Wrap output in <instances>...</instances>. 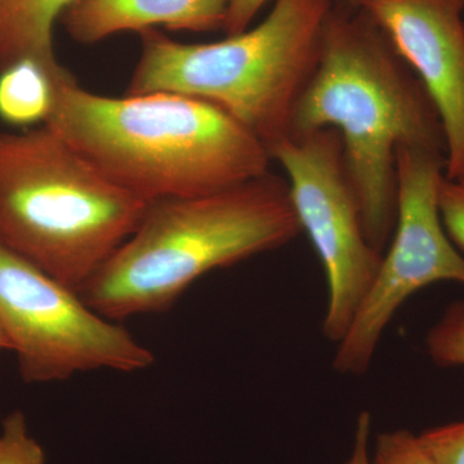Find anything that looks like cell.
<instances>
[{"mask_svg": "<svg viewBox=\"0 0 464 464\" xmlns=\"http://www.w3.org/2000/svg\"><path fill=\"white\" fill-rule=\"evenodd\" d=\"M458 182H463L464 183V179H462V181H458Z\"/></svg>", "mask_w": 464, "mask_h": 464, "instance_id": "cell-21", "label": "cell"}, {"mask_svg": "<svg viewBox=\"0 0 464 464\" xmlns=\"http://www.w3.org/2000/svg\"><path fill=\"white\" fill-rule=\"evenodd\" d=\"M0 464H45L44 450L30 435L23 411H14L3 420Z\"/></svg>", "mask_w": 464, "mask_h": 464, "instance_id": "cell-14", "label": "cell"}, {"mask_svg": "<svg viewBox=\"0 0 464 464\" xmlns=\"http://www.w3.org/2000/svg\"><path fill=\"white\" fill-rule=\"evenodd\" d=\"M69 74L53 75L33 58L5 67L0 72V119L21 130L44 124L53 108L54 83Z\"/></svg>", "mask_w": 464, "mask_h": 464, "instance_id": "cell-12", "label": "cell"}, {"mask_svg": "<svg viewBox=\"0 0 464 464\" xmlns=\"http://www.w3.org/2000/svg\"><path fill=\"white\" fill-rule=\"evenodd\" d=\"M398 210L392 237L373 284L335 346L333 369L360 377L373 362L387 326L402 304L432 284L464 285V257L449 237L439 206L445 152L401 146L396 150Z\"/></svg>", "mask_w": 464, "mask_h": 464, "instance_id": "cell-7", "label": "cell"}, {"mask_svg": "<svg viewBox=\"0 0 464 464\" xmlns=\"http://www.w3.org/2000/svg\"><path fill=\"white\" fill-rule=\"evenodd\" d=\"M148 206L45 125L0 132V239L75 292L133 234Z\"/></svg>", "mask_w": 464, "mask_h": 464, "instance_id": "cell-5", "label": "cell"}, {"mask_svg": "<svg viewBox=\"0 0 464 464\" xmlns=\"http://www.w3.org/2000/svg\"><path fill=\"white\" fill-rule=\"evenodd\" d=\"M3 351H12V347L5 329H3L2 324H0V353H3Z\"/></svg>", "mask_w": 464, "mask_h": 464, "instance_id": "cell-20", "label": "cell"}, {"mask_svg": "<svg viewBox=\"0 0 464 464\" xmlns=\"http://www.w3.org/2000/svg\"><path fill=\"white\" fill-rule=\"evenodd\" d=\"M106 179L142 200L199 197L270 172V151L230 114L197 97H109L70 74L44 124Z\"/></svg>", "mask_w": 464, "mask_h": 464, "instance_id": "cell-2", "label": "cell"}, {"mask_svg": "<svg viewBox=\"0 0 464 464\" xmlns=\"http://www.w3.org/2000/svg\"><path fill=\"white\" fill-rule=\"evenodd\" d=\"M364 9L413 69L438 109L445 177L464 179V0H347Z\"/></svg>", "mask_w": 464, "mask_h": 464, "instance_id": "cell-9", "label": "cell"}, {"mask_svg": "<svg viewBox=\"0 0 464 464\" xmlns=\"http://www.w3.org/2000/svg\"><path fill=\"white\" fill-rule=\"evenodd\" d=\"M288 176L290 199L325 273L322 332L337 344L346 334L383 257L369 243L344 166L341 134L324 128L286 137L270 149Z\"/></svg>", "mask_w": 464, "mask_h": 464, "instance_id": "cell-8", "label": "cell"}, {"mask_svg": "<svg viewBox=\"0 0 464 464\" xmlns=\"http://www.w3.org/2000/svg\"><path fill=\"white\" fill-rule=\"evenodd\" d=\"M426 353L440 368H464V299L449 304L424 338Z\"/></svg>", "mask_w": 464, "mask_h": 464, "instance_id": "cell-13", "label": "cell"}, {"mask_svg": "<svg viewBox=\"0 0 464 464\" xmlns=\"http://www.w3.org/2000/svg\"><path fill=\"white\" fill-rule=\"evenodd\" d=\"M334 2L275 0L259 25L203 44L143 30L141 53L125 94L168 92L207 101L270 151L289 136L295 106L319 63Z\"/></svg>", "mask_w": 464, "mask_h": 464, "instance_id": "cell-4", "label": "cell"}, {"mask_svg": "<svg viewBox=\"0 0 464 464\" xmlns=\"http://www.w3.org/2000/svg\"><path fill=\"white\" fill-rule=\"evenodd\" d=\"M74 0H0V72L33 58L61 76L69 70L54 53V25Z\"/></svg>", "mask_w": 464, "mask_h": 464, "instance_id": "cell-11", "label": "cell"}, {"mask_svg": "<svg viewBox=\"0 0 464 464\" xmlns=\"http://www.w3.org/2000/svg\"><path fill=\"white\" fill-rule=\"evenodd\" d=\"M418 436L439 464H464V420L431 427Z\"/></svg>", "mask_w": 464, "mask_h": 464, "instance_id": "cell-16", "label": "cell"}, {"mask_svg": "<svg viewBox=\"0 0 464 464\" xmlns=\"http://www.w3.org/2000/svg\"><path fill=\"white\" fill-rule=\"evenodd\" d=\"M372 464H439L408 430L380 433L375 439Z\"/></svg>", "mask_w": 464, "mask_h": 464, "instance_id": "cell-15", "label": "cell"}, {"mask_svg": "<svg viewBox=\"0 0 464 464\" xmlns=\"http://www.w3.org/2000/svg\"><path fill=\"white\" fill-rule=\"evenodd\" d=\"M371 433L372 415L369 411H362L357 417L353 451L344 464H372L371 451H369Z\"/></svg>", "mask_w": 464, "mask_h": 464, "instance_id": "cell-19", "label": "cell"}, {"mask_svg": "<svg viewBox=\"0 0 464 464\" xmlns=\"http://www.w3.org/2000/svg\"><path fill=\"white\" fill-rule=\"evenodd\" d=\"M324 128L341 134L344 166L369 243L384 253L398 210L396 150L445 152L438 109L413 69L364 9L335 0L322 54L302 93L288 137Z\"/></svg>", "mask_w": 464, "mask_h": 464, "instance_id": "cell-1", "label": "cell"}, {"mask_svg": "<svg viewBox=\"0 0 464 464\" xmlns=\"http://www.w3.org/2000/svg\"><path fill=\"white\" fill-rule=\"evenodd\" d=\"M270 0H230L224 26L226 36L237 35L249 29L259 11Z\"/></svg>", "mask_w": 464, "mask_h": 464, "instance_id": "cell-18", "label": "cell"}, {"mask_svg": "<svg viewBox=\"0 0 464 464\" xmlns=\"http://www.w3.org/2000/svg\"><path fill=\"white\" fill-rule=\"evenodd\" d=\"M0 324L25 383L85 372L136 373L155 362L121 323L93 310L65 284L0 239Z\"/></svg>", "mask_w": 464, "mask_h": 464, "instance_id": "cell-6", "label": "cell"}, {"mask_svg": "<svg viewBox=\"0 0 464 464\" xmlns=\"http://www.w3.org/2000/svg\"><path fill=\"white\" fill-rule=\"evenodd\" d=\"M299 234L288 181L271 172L212 194L151 201L81 295L118 323L164 313L204 275L283 248Z\"/></svg>", "mask_w": 464, "mask_h": 464, "instance_id": "cell-3", "label": "cell"}, {"mask_svg": "<svg viewBox=\"0 0 464 464\" xmlns=\"http://www.w3.org/2000/svg\"><path fill=\"white\" fill-rule=\"evenodd\" d=\"M439 206L449 237L464 253V183L444 176L440 183Z\"/></svg>", "mask_w": 464, "mask_h": 464, "instance_id": "cell-17", "label": "cell"}, {"mask_svg": "<svg viewBox=\"0 0 464 464\" xmlns=\"http://www.w3.org/2000/svg\"><path fill=\"white\" fill-rule=\"evenodd\" d=\"M230 0H74L60 21L72 41L94 44L125 32L224 30Z\"/></svg>", "mask_w": 464, "mask_h": 464, "instance_id": "cell-10", "label": "cell"}]
</instances>
